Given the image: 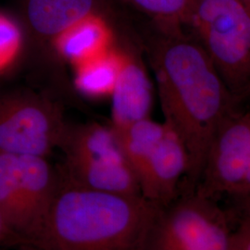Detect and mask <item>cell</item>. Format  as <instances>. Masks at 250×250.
<instances>
[{
  "mask_svg": "<svg viewBox=\"0 0 250 250\" xmlns=\"http://www.w3.org/2000/svg\"><path fill=\"white\" fill-rule=\"evenodd\" d=\"M146 48L165 124L178 134L188 155L189 180L200 179L210 144L237 102L197 42L185 31L162 33Z\"/></svg>",
  "mask_w": 250,
  "mask_h": 250,
  "instance_id": "1",
  "label": "cell"
},
{
  "mask_svg": "<svg viewBox=\"0 0 250 250\" xmlns=\"http://www.w3.org/2000/svg\"><path fill=\"white\" fill-rule=\"evenodd\" d=\"M58 171V187L32 248L143 250L161 207L142 196L83 188Z\"/></svg>",
  "mask_w": 250,
  "mask_h": 250,
  "instance_id": "2",
  "label": "cell"
},
{
  "mask_svg": "<svg viewBox=\"0 0 250 250\" xmlns=\"http://www.w3.org/2000/svg\"><path fill=\"white\" fill-rule=\"evenodd\" d=\"M240 101L250 94V9L240 0H193L185 26Z\"/></svg>",
  "mask_w": 250,
  "mask_h": 250,
  "instance_id": "3",
  "label": "cell"
},
{
  "mask_svg": "<svg viewBox=\"0 0 250 250\" xmlns=\"http://www.w3.org/2000/svg\"><path fill=\"white\" fill-rule=\"evenodd\" d=\"M59 149L65 177L83 188L141 196L139 183L112 125H67Z\"/></svg>",
  "mask_w": 250,
  "mask_h": 250,
  "instance_id": "4",
  "label": "cell"
},
{
  "mask_svg": "<svg viewBox=\"0 0 250 250\" xmlns=\"http://www.w3.org/2000/svg\"><path fill=\"white\" fill-rule=\"evenodd\" d=\"M58 183L47 158L0 150V213L10 243L32 248Z\"/></svg>",
  "mask_w": 250,
  "mask_h": 250,
  "instance_id": "5",
  "label": "cell"
},
{
  "mask_svg": "<svg viewBox=\"0 0 250 250\" xmlns=\"http://www.w3.org/2000/svg\"><path fill=\"white\" fill-rule=\"evenodd\" d=\"M232 235L223 212L198 193L161 208L143 250H231Z\"/></svg>",
  "mask_w": 250,
  "mask_h": 250,
  "instance_id": "6",
  "label": "cell"
},
{
  "mask_svg": "<svg viewBox=\"0 0 250 250\" xmlns=\"http://www.w3.org/2000/svg\"><path fill=\"white\" fill-rule=\"evenodd\" d=\"M67 125L56 103L26 91L0 93V150L48 158Z\"/></svg>",
  "mask_w": 250,
  "mask_h": 250,
  "instance_id": "7",
  "label": "cell"
},
{
  "mask_svg": "<svg viewBox=\"0 0 250 250\" xmlns=\"http://www.w3.org/2000/svg\"><path fill=\"white\" fill-rule=\"evenodd\" d=\"M250 165V112L228 117L210 144L200 179V193L235 196Z\"/></svg>",
  "mask_w": 250,
  "mask_h": 250,
  "instance_id": "8",
  "label": "cell"
},
{
  "mask_svg": "<svg viewBox=\"0 0 250 250\" xmlns=\"http://www.w3.org/2000/svg\"><path fill=\"white\" fill-rule=\"evenodd\" d=\"M164 125L163 135L138 176L142 197L161 208L177 197L180 182L188 171L185 145L170 126Z\"/></svg>",
  "mask_w": 250,
  "mask_h": 250,
  "instance_id": "9",
  "label": "cell"
},
{
  "mask_svg": "<svg viewBox=\"0 0 250 250\" xmlns=\"http://www.w3.org/2000/svg\"><path fill=\"white\" fill-rule=\"evenodd\" d=\"M133 47L119 55L116 79L111 91V125L121 130L150 118L153 90L145 64Z\"/></svg>",
  "mask_w": 250,
  "mask_h": 250,
  "instance_id": "10",
  "label": "cell"
},
{
  "mask_svg": "<svg viewBox=\"0 0 250 250\" xmlns=\"http://www.w3.org/2000/svg\"><path fill=\"white\" fill-rule=\"evenodd\" d=\"M103 12L99 0H24L22 18L37 38L56 40L72 28Z\"/></svg>",
  "mask_w": 250,
  "mask_h": 250,
  "instance_id": "11",
  "label": "cell"
},
{
  "mask_svg": "<svg viewBox=\"0 0 250 250\" xmlns=\"http://www.w3.org/2000/svg\"><path fill=\"white\" fill-rule=\"evenodd\" d=\"M164 130V123L159 124L152 121L150 118L136 122L124 129L116 130L125 156L137 180L152 152L160 142Z\"/></svg>",
  "mask_w": 250,
  "mask_h": 250,
  "instance_id": "12",
  "label": "cell"
},
{
  "mask_svg": "<svg viewBox=\"0 0 250 250\" xmlns=\"http://www.w3.org/2000/svg\"><path fill=\"white\" fill-rule=\"evenodd\" d=\"M110 35V25L104 11L84 21L78 26L63 34L56 40L63 55L71 59H82L98 48L102 40Z\"/></svg>",
  "mask_w": 250,
  "mask_h": 250,
  "instance_id": "13",
  "label": "cell"
},
{
  "mask_svg": "<svg viewBox=\"0 0 250 250\" xmlns=\"http://www.w3.org/2000/svg\"><path fill=\"white\" fill-rule=\"evenodd\" d=\"M150 19L157 31L177 33L185 31L193 0H125Z\"/></svg>",
  "mask_w": 250,
  "mask_h": 250,
  "instance_id": "14",
  "label": "cell"
},
{
  "mask_svg": "<svg viewBox=\"0 0 250 250\" xmlns=\"http://www.w3.org/2000/svg\"><path fill=\"white\" fill-rule=\"evenodd\" d=\"M119 67V59L117 62L108 61L93 63L87 68L84 67L79 76V84L82 88L93 93H105L112 91Z\"/></svg>",
  "mask_w": 250,
  "mask_h": 250,
  "instance_id": "15",
  "label": "cell"
},
{
  "mask_svg": "<svg viewBox=\"0 0 250 250\" xmlns=\"http://www.w3.org/2000/svg\"><path fill=\"white\" fill-rule=\"evenodd\" d=\"M21 43L18 23L0 11V72L6 70L17 57Z\"/></svg>",
  "mask_w": 250,
  "mask_h": 250,
  "instance_id": "16",
  "label": "cell"
},
{
  "mask_svg": "<svg viewBox=\"0 0 250 250\" xmlns=\"http://www.w3.org/2000/svg\"><path fill=\"white\" fill-rule=\"evenodd\" d=\"M231 250H250V222L244 219L233 231Z\"/></svg>",
  "mask_w": 250,
  "mask_h": 250,
  "instance_id": "17",
  "label": "cell"
},
{
  "mask_svg": "<svg viewBox=\"0 0 250 250\" xmlns=\"http://www.w3.org/2000/svg\"><path fill=\"white\" fill-rule=\"evenodd\" d=\"M235 197H242L245 200L250 198V165L245 174V177L242 181L241 186L238 189Z\"/></svg>",
  "mask_w": 250,
  "mask_h": 250,
  "instance_id": "18",
  "label": "cell"
},
{
  "mask_svg": "<svg viewBox=\"0 0 250 250\" xmlns=\"http://www.w3.org/2000/svg\"><path fill=\"white\" fill-rule=\"evenodd\" d=\"M6 242L10 243V235H9L8 227L5 224V221L0 213V245Z\"/></svg>",
  "mask_w": 250,
  "mask_h": 250,
  "instance_id": "19",
  "label": "cell"
},
{
  "mask_svg": "<svg viewBox=\"0 0 250 250\" xmlns=\"http://www.w3.org/2000/svg\"><path fill=\"white\" fill-rule=\"evenodd\" d=\"M246 203H247V207H246V214H245L244 219L250 222V198L246 200Z\"/></svg>",
  "mask_w": 250,
  "mask_h": 250,
  "instance_id": "20",
  "label": "cell"
},
{
  "mask_svg": "<svg viewBox=\"0 0 250 250\" xmlns=\"http://www.w3.org/2000/svg\"><path fill=\"white\" fill-rule=\"evenodd\" d=\"M240 1L250 9V0H240Z\"/></svg>",
  "mask_w": 250,
  "mask_h": 250,
  "instance_id": "21",
  "label": "cell"
}]
</instances>
